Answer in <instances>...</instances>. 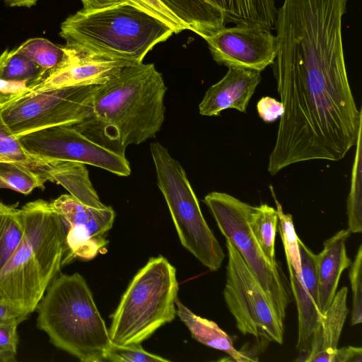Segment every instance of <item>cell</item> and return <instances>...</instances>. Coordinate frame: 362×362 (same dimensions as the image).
Listing matches in <instances>:
<instances>
[{
	"label": "cell",
	"instance_id": "8d00e7d4",
	"mask_svg": "<svg viewBox=\"0 0 362 362\" xmlns=\"http://www.w3.org/2000/svg\"><path fill=\"white\" fill-rule=\"evenodd\" d=\"M332 362H362V349L353 346L337 348Z\"/></svg>",
	"mask_w": 362,
	"mask_h": 362
},
{
	"label": "cell",
	"instance_id": "44dd1931",
	"mask_svg": "<svg viewBox=\"0 0 362 362\" xmlns=\"http://www.w3.org/2000/svg\"><path fill=\"white\" fill-rule=\"evenodd\" d=\"M52 182L62 185L82 204L95 209L106 206L101 202L89 178L86 164L72 161L52 160Z\"/></svg>",
	"mask_w": 362,
	"mask_h": 362
},
{
	"label": "cell",
	"instance_id": "4dcf8cb0",
	"mask_svg": "<svg viewBox=\"0 0 362 362\" xmlns=\"http://www.w3.org/2000/svg\"><path fill=\"white\" fill-rule=\"evenodd\" d=\"M349 278L352 291L351 325L362 322V245H360L351 262Z\"/></svg>",
	"mask_w": 362,
	"mask_h": 362
},
{
	"label": "cell",
	"instance_id": "6da1fadb",
	"mask_svg": "<svg viewBox=\"0 0 362 362\" xmlns=\"http://www.w3.org/2000/svg\"><path fill=\"white\" fill-rule=\"evenodd\" d=\"M348 0H284L277 10L273 71L284 107L267 170L338 161L362 128L346 72L342 18Z\"/></svg>",
	"mask_w": 362,
	"mask_h": 362
},
{
	"label": "cell",
	"instance_id": "ac0fdd59",
	"mask_svg": "<svg viewBox=\"0 0 362 362\" xmlns=\"http://www.w3.org/2000/svg\"><path fill=\"white\" fill-rule=\"evenodd\" d=\"M347 287L336 293L332 302L322 314L314 332L305 362H332L349 309Z\"/></svg>",
	"mask_w": 362,
	"mask_h": 362
},
{
	"label": "cell",
	"instance_id": "d6a6232c",
	"mask_svg": "<svg viewBox=\"0 0 362 362\" xmlns=\"http://www.w3.org/2000/svg\"><path fill=\"white\" fill-rule=\"evenodd\" d=\"M20 320L0 322V362H15L18 344Z\"/></svg>",
	"mask_w": 362,
	"mask_h": 362
},
{
	"label": "cell",
	"instance_id": "e575fe53",
	"mask_svg": "<svg viewBox=\"0 0 362 362\" xmlns=\"http://www.w3.org/2000/svg\"><path fill=\"white\" fill-rule=\"evenodd\" d=\"M29 93L28 86L24 82L0 79V106L18 99Z\"/></svg>",
	"mask_w": 362,
	"mask_h": 362
},
{
	"label": "cell",
	"instance_id": "cb8c5ba5",
	"mask_svg": "<svg viewBox=\"0 0 362 362\" xmlns=\"http://www.w3.org/2000/svg\"><path fill=\"white\" fill-rule=\"evenodd\" d=\"M13 49L33 61L42 69L45 76L62 61L66 46L56 45L45 38L35 37L27 40Z\"/></svg>",
	"mask_w": 362,
	"mask_h": 362
},
{
	"label": "cell",
	"instance_id": "d6986e66",
	"mask_svg": "<svg viewBox=\"0 0 362 362\" xmlns=\"http://www.w3.org/2000/svg\"><path fill=\"white\" fill-rule=\"evenodd\" d=\"M175 305L176 314L188 328L195 340L204 345L226 353L230 361H255V358H251L252 356L244 351L237 350L233 346L231 337L216 322L197 315L177 298L175 300Z\"/></svg>",
	"mask_w": 362,
	"mask_h": 362
},
{
	"label": "cell",
	"instance_id": "4316f807",
	"mask_svg": "<svg viewBox=\"0 0 362 362\" xmlns=\"http://www.w3.org/2000/svg\"><path fill=\"white\" fill-rule=\"evenodd\" d=\"M358 131L356 148L352 167L351 188L346 201L348 216V230L350 233H357L362 231V194H361V168H362V142L361 131Z\"/></svg>",
	"mask_w": 362,
	"mask_h": 362
},
{
	"label": "cell",
	"instance_id": "52a82bcc",
	"mask_svg": "<svg viewBox=\"0 0 362 362\" xmlns=\"http://www.w3.org/2000/svg\"><path fill=\"white\" fill-rule=\"evenodd\" d=\"M157 184L169 209L182 246L211 272L217 271L224 252L206 223L186 173L159 142L150 145Z\"/></svg>",
	"mask_w": 362,
	"mask_h": 362
},
{
	"label": "cell",
	"instance_id": "ba28073f",
	"mask_svg": "<svg viewBox=\"0 0 362 362\" xmlns=\"http://www.w3.org/2000/svg\"><path fill=\"white\" fill-rule=\"evenodd\" d=\"M217 226L237 249L284 320L291 302L286 279L277 264H272L263 252L249 223L252 205L227 193L211 192L204 199Z\"/></svg>",
	"mask_w": 362,
	"mask_h": 362
},
{
	"label": "cell",
	"instance_id": "3957f363",
	"mask_svg": "<svg viewBox=\"0 0 362 362\" xmlns=\"http://www.w3.org/2000/svg\"><path fill=\"white\" fill-rule=\"evenodd\" d=\"M22 239L0 271V302L32 313L63 267V222L51 202L37 199L21 209Z\"/></svg>",
	"mask_w": 362,
	"mask_h": 362
},
{
	"label": "cell",
	"instance_id": "30bf717a",
	"mask_svg": "<svg viewBox=\"0 0 362 362\" xmlns=\"http://www.w3.org/2000/svg\"><path fill=\"white\" fill-rule=\"evenodd\" d=\"M95 87L62 88L27 94L1 107V116L16 137L49 127L71 126L87 116Z\"/></svg>",
	"mask_w": 362,
	"mask_h": 362
},
{
	"label": "cell",
	"instance_id": "7a4b0ae2",
	"mask_svg": "<svg viewBox=\"0 0 362 362\" xmlns=\"http://www.w3.org/2000/svg\"><path fill=\"white\" fill-rule=\"evenodd\" d=\"M163 75L154 64H132L95 86L87 116L71 127L121 156L128 146L155 138L165 120Z\"/></svg>",
	"mask_w": 362,
	"mask_h": 362
},
{
	"label": "cell",
	"instance_id": "f35d334b",
	"mask_svg": "<svg viewBox=\"0 0 362 362\" xmlns=\"http://www.w3.org/2000/svg\"><path fill=\"white\" fill-rule=\"evenodd\" d=\"M127 0H81L84 8H98L119 4Z\"/></svg>",
	"mask_w": 362,
	"mask_h": 362
},
{
	"label": "cell",
	"instance_id": "e0dca14e",
	"mask_svg": "<svg viewBox=\"0 0 362 362\" xmlns=\"http://www.w3.org/2000/svg\"><path fill=\"white\" fill-rule=\"evenodd\" d=\"M350 233L348 229L338 231L324 242L322 250L316 255L317 307L322 315L333 300L342 272L351 264L346 249Z\"/></svg>",
	"mask_w": 362,
	"mask_h": 362
},
{
	"label": "cell",
	"instance_id": "ffe728a7",
	"mask_svg": "<svg viewBox=\"0 0 362 362\" xmlns=\"http://www.w3.org/2000/svg\"><path fill=\"white\" fill-rule=\"evenodd\" d=\"M287 265L291 289L298 310V333L296 349L300 356L296 361H305L311 348L314 332L322 315L306 290L301 275L296 274L290 264L287 263Z\"/></svg>",
	"mask_w": 362,
	"mask_h": 362
},
{
	"label": "cell",
	"instance_id": "83f0119b",
	"mask_svg": "<svg viewBox=\"0 0 362 362\" xmlns=\"http://www.w3.org/2000/svg\"><path fill=\"white\" fill-rule=\"evenodd\" d=\"M24 230L20 209L0 214V271L19 245Z\"/></svg>",
	"mask_w": 362,
	"mask_h": 362
},
{
	"label": "cell",
	"instance_id": "74e56055",
	"mask_svg": "<svg viewBox=\"0 0 362 362\" xmlns=\"http://www.w3.org/2000/svg\"><path fill=\"white\" fill-rule=\"evenodd\" d=\"M30 313L19 308L0 302V322L20 320L22 322L28 318Z\"/></svg>",
	"mask_w": 362,
	"mask_h": 362
},
{
	"label": "cell",
	"instance_id": "836d02e7",
	"mask_svg": "<svg viewBox=\"0 0 362 362\" xmlns=\"http://www.w3.org/2000/svg\"><path fill=\"white\" fill-rule=\"evenodd\" d=\"M139 8L151 13L169 25L174 33L188 30L176 16L168 9L159 0H127Z\"/></svg>",
	"mask_w": 362,
	"mask_h": 362
},
{
	"label": "cell",
	"instance_id": "60d3db41",
	"mask_svg": "<svg viewBox=\"0 0 362 362\" xmlns=\"http://www.w3.org/2000/svg\"><path fill=\"white\" fill-rule=\"evenodd\" d=\"M17 209L15 206H8L0 202V214L13 212Z\"/></svg>",
	"mask_w": 362,
	"mask_h": 362
},
{
	"label": "cell",
	"instance_id": "ab89813d",
	"mask_svg": "<svg viewBox=\"0 0 362 362\" xmlns=\"http://www.w3.org/2000/svg\"><path fill=\"white\" fill-rule=\"evenodd\" d=\"M7 5L11 7L30 8L35 6L38 0H3Z\"/></svg>",
	"mask_w": 362,
	"mask_h": 362
},
{
	"label": "cell",
	"instance_id": "4fadbf2b",
	"mask_svg": "<svg viewBox=\"0 0 362 362\" xmlns=\"http://www.w3.org/2000/svg\"><path fill=\"white\" fill-rule=\"evenodd\" d=\"M51 203L65 230L63 267L74 259H93L107 243L104 236L112 227L115 218L113 209L109 206L93 208L71 194H62Z\"/></svg>",
	"mask_w": 362,
	"mask_h": 362
},
{
	"label": "cell",
	"instance_id": "f1b7e54d",
	"mask_svg": "<svg viewBox=\"0 0 362 362\" xmlns=\"http://www.w3.org/2000/svg\"><path fill=\"white\" fill-rule=\"evenodd\" d=\"M269 189L276 206L279 230L284 247L287 263L290 264L296 274H300V257L298 246V237L296 235L292 216L285 214L281 204L276 199L273 187L269 185Z\"/></svg>",
	"mask_w": 362,
	"mask_h": 362
},
{
	"label": "cell",
	"instance_id": "484cf974",
	"mask_svg": "<svg viewBox=\"0 0 362 362\" xmlns=\"http://www.w3.org/2000/svg\"><path fill=\"white\" fill-rule=\"evenodd\" d=\"M47 178L13 161L0 160V189H9L23 194L35 188L44 189Z\"/></svg>",
	"mask_w": 362,
	"mask_h": 362
},
{
	"label": "cell",
	"instance_id": "d4e9b609",
	"mask_svg": "<svg viewBox=\"0 0 362 362\" xmlns=\"http://www.w3.org/2000/svg\"><path fill=\"white\" fill-rule=\"evenodd\" d=\"M42 69L28 57L5 49L0 54V79L24 82L28 88L37 84L43 77Z\"/></svg>",
	"mask_w": 362,
	"mask_h": 362
},
{
	"label": "cell",
	"instance_id": "5bb4252c",
	"mask_svg": "<svg viewBox=\"0 0 362 362\" xmlns=\"http://www.w3.org/2000/svg\"><path fill=\"white\" fill-rule=\"evenodd\" d=\"M213 59L220 65L261 72L272 65L276 54V35L255 26L225 27L203 38Z\"/></svg>",
	"mask_w": 362,
	"mask_h": 362
},
{
	"label": "cell",
	"instance_id": "d590c367",
	"mask_svg": "<svg viewBox=\"0 0 362 362\" xmlns=\"http://www.w3.org/2000/svg\"><path fill=\"white\" fill-rule=\"evenodd\" d=\"M257 110L259 116L265 122L270 123L281 117L284 112V107L281 101L266 96L258 101Z\"/></svg>",
	"mask_w": 362,
	"mask_h": 362
},
{
	"label": "cell",
	"instance_id": "f546056e",
	"mask_svg": "<svg viewBox=\"0 0 362 362\" xmlns=\"http://www.w3.org/2000/svg\"><path fill=\"white\" fill-rule=\"evenodd\" d=\"M105 361L114 362H168V359L145 351L141 344L121 346L112 342Z\"/></svg>",
	"mask_w": 362,
	"mask_h": 362
},
{
	"label": "cell",
	"instance_id": "7402d4cb",
	"mask_svg": "<svg viewBox=\"0 0 362 362\" xmlns=\"http://www.w3.org/2000/svg\"><path fill=\"white\" fill-rule=\"evenodd\" d=\"M249 223L257 243L267 258L272 263L275 259L274 243L278 223L276 210L267 204L252 206Z\"/></svg>",
	"mask_w": 362,
	"mask_h": 362
},
{
	"label": "cell",
	"instance_id": "277c9868",
	"mask_svg": "<svg viewBox=\"0 0 362 362\" xmlns=\"http://www.w3.org/2000/svg\"><path fill=\"white\" fill-rule=\"evenodd\" d=\"M36 310L37 327L55 347L82 362L105 361L112 344L109 330L79 273L58 274Z\"/></svg>",
	"mask_w": 362,
	"mask_h": 362
},
{
	"label": "cell",
	"instance_id": "7c38bea8",
	"mask_svg": "<svg viewBox=\"0 0 362 362\" xmlns=\"http://www.w3.org/2000/svg\"><path fill=\"white\" fill-rule=\"evenodd\" d=\"M17 138L27 153L45 161L82 163L122 177L131 174L125 156L99 145L71 126L42 129Z\"/></svg>",
	"mask_w": 362,
	"mask_h": 362
},
{
	"label": "cell",
	"instance_id": "1f68e13d",
	"mask_svg": "<svg viewBox=\"0 0 362 362\" xmlns=\"http://www.w3.org/2000/svg\"><path fill=\"white\" fill-rule=\"evenodd\" d=\"M300 274L303 284L317 305L318 277L316 255L298 238Z\"/></svg>",
	"mask_w": 362,
	"mask_h": 362
},
{
	"label": "cell",
	"instance_id": "8fae6325",
	"mask_svg": "<svg viewBox=\"0 0 362 362\" xmlns=\"http://www.w3.org/2000/svg\"><path fill=\"white\" fill-rule=\"evenodd\" d=\"M188 30L202 38L228 23L262 28L275 27L274 0H159Z\"/></svg>",
	"mask_w": 362,
	"mask_h": 362
},
{
	"label": "cell",
	"instance_id": "603a6c76",
	"mask_svg": "<svg viewBox=\"0 0 362 362\" xmlns=\"http://www.w3.org/2000/svg\"><path fill=\"white\" fill-rule=\"evenodd\" d=\"M0 106V155L8 161L21 164L51 181V163L33 156L24 150L4 122Z\"/></svg>",
	"mask_w": 362,
	"mask_h": 362
},
{
	"label": "cell",
	"instance_id": "b9f144b4",
	"mask_svg": "<svg viewBox=\"0 0 362 362\" xmlns=\"http://www.w3.org/2000/svg\"><path fill=\"white\" fill-rule=\"evenodd\" d=\"M0 160H6V161H8V160H6V158H4L3 156H1L0 155Z\"/></svg>",
	"mask_w": 362,
	"mask_h": 362
},
{
	"label": "cell",
	"instance_id": "8992f818",
	"mask_svg": "<svg viewBox=\"0 0 362 362\" xmlns=\"http://www.w3.org/2000/svg\"><path fill=\"white\" fill-rule=\"evenodd\" d=\"M176 269L164 257H151L133 277L112 316L113 344H141L176 315Z\"/></svg>",
	"mask_w": 362,
	"mask_h": 362
},
{
	"label": "cell",
	"instance_id": "5b68a950",
	"mask_svg": "<svg viewBox=\"0 0 362 362\" xmlns=\"http://www.w3.org/2000/svg\"><path fill=\"white\" fill-rule=\"evenodd\" d=\"M173 29L151 13L125 1L98 8H84L67 17L59 35L66 45L83 47L132 63H141Z\"/></svg>",
	"mask_w": 362,
	"mask_h": 362
},
{
	"label": "cell",
	"instance_id": "2e32d148",
	"mask_svg": "<svg viewBox=\"0 0 362 362\" xmlns=\"http://www.w3.org/2000/svg\"><path fill=\"white\" fill-rule=\"evenodd\" d=\"M261 72L229 67L225 76L211 86L199 105L203 116H218L226 109L245 112L249 102L261 81Z\"/></svg>",
	"mask_w": 362,
	"mask_h": 362
},
{
	"label": "cell",
	"instance_id": "9a60e30c",
	"mask_svg": "<svg viewBox=\"0 0 362 362\" xmlns=\"http://www.w3.org/2000/svg\"><path fill=\"white\" fill-rule=\"evenodd\" d=\"M66 46V52L62 61L37 84L30 87L27 94L56 88L104 84L125 66L136 64L86 48Z\"/></svg>",
	"mask_w": 362,
	"mask_h": 362
},
{
	"label": "cell",
	"instance_id": "9c48e42d",
	"mask_svg": "<svg viewBox=\"0 0 362 362\" xmlns=\"http://www.w3.org/2000/svg\"><path fill=\"white\" fill-rule=\"evenodd\" d=\"M223 296L238 329L264 341L284 342V320L257 276L227 239Z\"/></svg>",
	"mask_w": 362,
	"mask_h": 362
}]
</instances>
